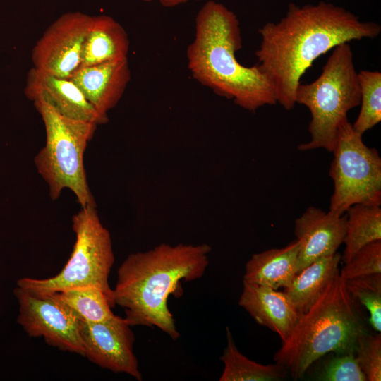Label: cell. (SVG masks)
Wrapping results in <instances>:
<instances>
[{"label":"cell","instance_id":"1","mask_svg":"<svg viewBox=\"0 0 381 381\" xmlns=\"http://www.w3.org/2000/svg\"><path fill=\"white\" fill-rule=\"evenodd\" d=\"M380 32L377 23L361 21L331 3H291L279 22L267 23L259 30L256 64L271 83L277 103L289 111L296 104L302 75L315 59L340 44L374 38Z\"/></svg>","mask_w":381,"mask_h":381},{"label":"cell","instance_id":"2","mask_svg":"<svg viewBox=\"0 0 381 381\" xmlns=\"http://www.w3.org/2000/svg\"><path fill=\"white\" fill-rule=\"evenodd\" d=\"M211 250L207 244L162 243L130 254L118 269L112 289L114 306L124 309V318L131 327H157L176 340L180 334L167 306L168 297L181 280L203 276Z\"/></svg>","mask_w":381,"mask_h":381},{"label":"cell","instance_id":"3","mask_svg":"<svg viewBox=\"0 0 381 381\" xmlns=\"http://www.w3.org/2000/svg\"><path fill=\"white\" fill-rule=\"evenodd\" d=\"M239 21L224 5L207 1L195 18V35L186 57L193 78L217 95L255 111L277 104L273 87L257 64H240L236 52L242 48Z\"/></svg>","mask_w":381,"mask_h":381},{"label":"cell","instance_id":"4","mask_svg":"<svg viewBox=\"0 0 381 381\" xmlns=\"http://www.w3.org/2000/svg\"><path fill=\"white\" fill-rule=\"evenodd\" d=\"M365 332L339 272L310 308L299 315L274 360L297 380L327 353L355 351L358 337Z\"/></svg>","mask_w":381,"mask_h":381},{"label":"cell","instance_id":"5","mask_svg":"<svg viewBox=\"0 0 381 381\" xmlns=\"http://www.w3.org/2000/svg\"><path fill=\"white\" fill-rule=\"evenodd\" d=\"M296 103L306 106L311 115L310 140L299 145L298 150L324 148L332 152L340 124L347 119L348 111L361 103L358 73L349 42L333 48L316 80L298 85Z\"/></svg>","mask_w":381,"mask_h":381},{"label":"cell","instance_id":"6","mask_svg":"<svg viewBox=\"0 0 381 381\" xmlns=\"http://www.w3.org/2000/svg\"><path fill=\"white\" fill-rule=\"evenodd\" d=\"M44 125V146L34 159L52 200L71 190L81 207L96 206L84 167V153L98 125L61 115L42 101L34 102Z\"/></svg>","mask_w":381,"mask_h":381},{"label":"cell","instance_id":"7","mask_svg":"<svg viewBox=\"0 0 381 381\" xmlns=\"http://www.w3.org/2000/svg\"><path fill=\"white\" fill-rule=\"evenodd\" d=\"M72 229L75 241L62 270L47 279L21 278L16 285L41 294L97 288L106 294L114 307L112 289L108 282L114 262L111 238L100 221L96 206L81 207L72 217Z\"/></svg>","mask_w":381,"mask_h":381},{"label":"cell","instance_id":"8","mask_svg":"<svg viewBox=\"0 0 381 381\" xmlns=\"http://www.w3.org/2000/svg\"><path fill=\"white\" fill-rule=\"evenodd\" d=\"M329 169L334 183L329 211L343 215L353 205H381V157L348 119L339 126Z\"/></svg>","mask_w":381,"mask_h":381},{"label":"cell","instance_id":"9","mask_svg":"<svg viewBox=\"0 0 381 381\" xmlns=\"http://www.w3.org/2000/svg\"><path fill=\"white\" fill-rule=\"evenodd\" d=\"M17 322L30 337H42L47 344L85 356L80 319L54 294H41L16 286Z\"/></svg>","mask_w":381,"mask_h":381},{"label":"cell","instance_id":"10","mask_svg":"<svg viewBox=\"0 0 381 381\" xmlns=\"http://www.w3.org/2000/svg\"><path fill=\"white\" fill-rule=\"evenodd\" d=\"M91 20L87 14L70 12L54 21L33 47L32 68L44 74L70 78L80 66Z\"/></svg>","mask_w":381,"mask_h":381},{"label":"cell","instance_id":"11","mask_svg":"<svg viewBox=\"0 0 381 381\" xmlns=\"http://www.w3.org/2000/svg\"><path fill=\"white\" fill-rule=\"evenodd\" d=\"M124 318L114 315L98 322L80 320L85 356L102 368L142 380L133 352L134 334Z\"/></svg>","mask_w":381,"mask_h":381},{"label":"cell","instance_id":"12","mask_svg":"<svg viewBox=\"0 0 381 381\" xmlns=\"http://www.w3.org/2000/svg\"><path fill=\"white\" fill-rule=\"evenodd\" d=\"M345 232L346 215L308 207L294 222V234L301 241L296 274L317 259L337 253Z\"/></svg>","mask_w":381,"mask_h":381},{"label":"cell","instance_id":"13","mask_svg":"<svg viewBox=\"0 0 381 381\" xmlns=\"http://www.w3.org/2000/svg\"><path fill=\"white\" fill-rule=\"evenodd\" d=\"M25 95L30 101H42L61 115L76 120L104 124L108 116L99 114L70 79L40 73L34 68L28 72Z\"/></svg>","mask_w":381,"mask_h":381},{"label":"cell","instance_id":"14","mask_svg":"<svg viewBox=\"0 0 381 381\" xmlns=\"http://www.w3.org/2000/svg\"><path fill=\"white\" fill-rule=\"evenodd\" d=\"M87 100L102 115L114 108L130 80L128 59L79 67L70 77Z\"/></svg>","mask_w":381,"mask_h":381},{"label":"cell","instance_id":"15","mask_svg":"<svg viewBox=\"0 0 381 381\" xmlns=\"http://www.w3.org/2000/svg\"><path fill=\"white\" fill-rule=\"evenodd\" d=\"M238 304L259 324L277 333L284 343L299 313L284 292L243 281Z\"/></svg>","mask_w":381,"mask_h":381},{"label":"cell","instance_id":"16","mask_svg":"<svg viewBox=\"0 0 381 381\" xmlns=\"http://www.w3.org/2000/svg\"><path fill=\"white\" fill-rule=\"evenodd\" d=\"M129 39L123 27L107 15L92 16L79 67L128 59Z\"/></svg>","mask_w":381,"mask_h":381},{"label":"cell","instance_id":"17","mask_svg":"<svg viewBox=\"0 0 381 381\" xmlns=\"http://www.w3.org/2000/svg\"><path fill=\"white\" fill-rule=\"evenodd\" d=\"M301 241L253 254L247 262L243 281L277 290L289 287L296 275Z\"/></svg>","mask_w":381,"mask_h":381},{"label":"cell","instance_id":"18","mask_svg":"<svg viewBox=\"0 0 381 381\" xmlns=\"http://www.w3.org/2000/svg\"><path fill=\"white\" fill-rule=\"evenodd\" d=\"M341 260V255L337 252L317 259L298 272L291 285L284 289L299 315L310 308L339 272Z\"/></svg>","mask_w":381,"mask_h":381},{"label":"cell","instance_id":"19","mask_svg":"<svg viewBox=\"0 0 381 381\" xmlns=\"http://www.w3.org/2000/svg\"><path fill=\"white\" fill-rule=\"evenodd\" d=\"M346 215V232L341 255L347 262L362 247L381 240V208L377 205L356 204L350 207Z\"/></svg>","mask_w":381,"mask_h":381},{"label":"cell","instance_id":"20","mask_svg":"<svg viewBox=\"0 0 381 381\" xmlns=\"http://www.w3.org/2000/svg\"><path fill=\"white\" fill-rule=\"evenodd\" d=\"M226 329L227 345L220 360L224 370L219 381H278L287 376L281 365H262L243 355L236 346L229 327Z\"/></svg>","mask_w":381,"mask_h":381},{"label":"cell","instance_id":"21","mask_svg":"<svg viewBox=\"0 0 381 381\" xmlns=\"http://www.w3.org/2000/svg\"><path fill=\"white\" fill-rule=\"evenodd\" d=\"M54 294L69 307L80 320L98 322L114 315L106 294L97 288L68 289Z\"/></svg>","mask_w":381,"mask_h":381},{"label":"cell","instance_id":"22","mask_svg":"<svg viewBox=\"0 0 381 381\" xmlns=\"http://www.w3.org/2000/svg\"><path fill=\"white\" fill-rule=\"evenodd\" d=\"M361 88V109L352 124L353 130L363 134L381 121V73L363 70L358 73Z\"/></svg>","mask_w":381,"mask_h":381},{"label":"cell","instance_id":"23","mask_svg":"<svg viewBox=\"0 0 381 381\" xmlns=\"http://www.w3.org/2000/svg\"><path fill=\"white\" fill-rule=\"evenodd\" d=\"M348 293L368 310L369 322L381 331V273L344 280Z\"/></svg>","mask_w":381,"mask_h":381},{"label":"cell","instance_id":"24","mask_svg":"<svg viewBox=\"0 0 381 381\" xmlns=\"http://www.w3.org/2000/svg\"><path fill=\"white\" fill-rule=\"evenodd\" d=\"M339 271L344 280L381 273V240L358 250Z\"/></svg>","mask_w":381,"mask_h":381},{"label":"cell","instance_id":"25","mask_svg":"<svg viewBox=\"0 0 381 381\" xmlns=\"http://www.w3.org/2000/svg\"><path fill=\"white\" fill-rule=\"evenodd\" d=\"M325 363L317 380L322 381H367L355 351L333 353Z\"/></svg>","mask_w":381,"mask_h":381},{"label":"cell","instance_id":"26","mask_svg":"<svg viewBox=\"0 0 381 381\" xmlns=\"http://www.w3.org/2000/svg\"><path fill=\"white\" fill-rule=\"evenodd\" d=\"M355 356L367 381L381 380V334L367 332L358 339Z\"/></svg>","mask_w":381,"mask_h":381},{"label":"cell","instance_id":"27","mask_svg":"<svg viewBox=\"0 0 381 381\" xmlns=\"http://www.w3.org/2000/svg\"><path fill=\"white\" fill-rule=\"evenodd\" d=\"M145 2H149L152 0H140ZM190 1H200V0H158L161 5L167 8H173L179 5L186 4Z\"/></svg>","mask_w":381,"mask_h":381}]
</instances>
